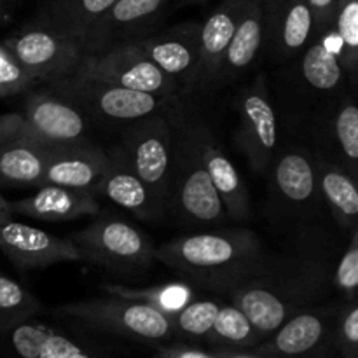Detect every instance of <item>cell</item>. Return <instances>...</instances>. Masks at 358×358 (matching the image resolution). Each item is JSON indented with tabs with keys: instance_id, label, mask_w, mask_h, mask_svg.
Returning <instances> with one entry per match:
<instances>
[{
	"instance_id": "obj_5",
	"label": "cell",
	"mask_w": 358,
	"mask_h": 358,
	"mask_svg": "<svg viewBox=\"0 0 358 358\" xmlns=\"http://www.w3.org/2000/svg\"><path fill=\"white\" fill-rule=\"evenodd\" d=\"M166 115L173 142L166 215L184 227L222 226L227 222L226 208L196 149L182 112L180 96L168 105Z\"/></svg>"
},
{
	"instance_id": "obj_42",
	"label": "cell",
	"mask_w": 358,
	"mask_h": 358,
	"mask_svg": "<svg viewBox=\"0 0 358 358\" xmlns=\"http://www.w3.org/2000/svg\"><path fill=\"white\" fill-rule=\"evenodd\" d=\"M178 358H212L201 352H192V350H187V352H180L178 353Z\"/></svg>"
},
{
	"instance_id": "obj_4",
	"label": "cell",
	"mask_w": 358,
	"mask_h": 358,
	"mask_svg": "<svg viewBox=\"0 0 358 358\" xmlns=\"http://www.w3.org/2000/svg\"><path fill=\"white\" fill-rule=\"evenodd\" d=\"M266 177V222L276 236L336 226L317 180L313 154L297 140H280Z\"/></svg>"
},
{
	"instance_id": "obj_21",
	"label": "cell",
	"mask_w": 358,
	"mask_h": 358,
	"mask_svg": "<svg viewBox=\"0 0 358 358\" xmlns=\"http://www.w3.org/2000/svg\"><path fill=\"white\" fill-rule=\"evenodd\" d=\"M107 161V150L93 145L91 142L51 147L37 187L62 185L94 194Z\"/></svg>"
},
{
	"instance_id": "obj_3",
	"label": "cell",
	"mask_w": 358,
	"mask_h": 358,
	"mask_svg": "<svg viewBox=\"0 0 358 358\" xmlns=\"http://www.w3.org/2000/svg\"><path fill=\"white\" fill-rule=\"evenodd\" d=\"M266 254L264 243L254 231L233 227L173 238L156 247L154 257L187 283L229 292L261 268Z\"/></svg>"
},
{
	"instance_id": "obj_18",
	"label": "cell",
	"mask_w": 358,
	"mask_h": 358,
	"mask_svg": "<svg viewBox=\"0 0 358 358\" xmlns=\"http://www.w3.org/2000/svg\"><path fill=\"white\" fill-rule=\"evenodd\" d=\"M133 42L143 56L178 84L182 96H189L198 62L199 21H184Z\"/></svg>"
},
{
	"instance_id": "obj_26",
	"label": "cell",
	"mask_w": 358,
	"mask_h": 358,
	"mask_svg": "<svg viewBox=\"0 0 358 358\" xmlns=\"http://www.w3.org/2000/svg\"><path fill=\"white\" fill-rule=\"evenodd\" d=\"M115 0H35L34 17L76 38L84 51L87 37Z\"/></svg>"
},
{
	"instance_id": "obj_37",
	"label": "cell",
	"mask_w": 358,
	"mask_h": 358,
	"mask_svg": "<svg viewBox=\"0 0 358 358\" xmlns=\"http://www.w3.org/2000/svg\"><path fill=\"white\" fill-rule=\"evenodd\" d=\"M315 20V35L332 27L336 0H306Z\"/></svg>"
},
{
	"instance_id": "obj_27",
	"label": "cell",
	"mask_w": 358,
	"mask_h": 358,
	"mask_svg": "<svg viewBox=\"0 0 358 358\" xmlns=\"http://www.w3.org/2000/svg\"><path fill=\"white\" fill-rule=\"evenodd\" d=\"M329 308H306L276 329L275 348L287 357L303 355L317 348L327 332Z\"/></svg>"
},
{
	"instance_id": "obj_6",
	"label": "cell",
	"mask_w": 358,
	"mask_h": 358,
	"mask_svg": "<svg viewBox=\"0 0 358 358\" xmlns=\"http://www.w3.org/2000/svg\"><path fill=\"white\" fill-rule=\"evenodd\" d=\"M52 93L72 103L86 121L124 129L133 122L163 112L175 98H163L143 91L129 90L101 79L70 73L48 84Z\"/></svg>"
},
{
	"instance_id": "obj_25",
	"label": "cell",
	"mask_w": 358,
	"mask_h": 358,
	"mask_svg": "<svg viewBox=\"0 0 358 358\" xmlns=\"http://www.w3.org/2000/svg\"><path fill=\"white\" fill-rule=\"evenodd\" d=\"M311 154L317 170L318 187L332 220L343 233H348L358 226V180L334 161L313 150Z\"/></svg>"
},
{
	"instance_id": "obj_31",
	"label": "cell",
	"mask_w": 358,
	"mask_h": 358,
	"mask_svg": "<svg viewBox=\"0 0 358 358\" xmlns=\"http://www.w3.org/2000/svg\"><path fill=\"white\" fill-rule=\"evenodd\" d=\"M332 27L341 41V56L346 79L353 87L358 79V0H336Z\"/></svg>"
},
{
	"instance_id": "obj_32",
	"label": "cell",
	"mask_w": 358,
	"mask_h": 358,
	"mask_svg": "<svg viewBox=\"0 0 358 358\" xmlns=\"http://www.w3.org/2000/svg\"><path fill=\"white\" fill-rule=\"evenodd\" d=\"M38 301L16 280L0 273V329L10 331L38 311Z\"/></svg>"
},
{
	"instance_id": "obj_12",
	"label": "cell",
	"mask_w": 358,
	"mask_h": 358,
	"mask_svg": "<svg viewBox=\"0 0 358 358\" xmlns=\"http://www.w3.org/2000/svg\"><path fill=\"white\" fill-rule=\"evenodd\" d=\"M73 73L170 100L182 96L178 84L143 56L133 41L110 45L94 55H84Z\"/></svg>"
},
{
	"instance_id": "obj_35",
	"label": "cell",
	"mask_w": 358,
	"mask_h": 358,
	"mask_svg": "<svg viewBox=\"0 0 358 358\" xmlns=\"http://www.w3.org/2000/svg\"><path fill=\"white\" fill-rule=\"evenodd\" d=\"M210 332L229 343H245L252 338V332L257 331L250 324L247 315L238 306L231 304V306H220Z\"/></svg>"
},
{
	"instance_id": "obj_2",
	"label": "cell",
	"mask_w": 358,
	"mask_h": 358,
	"mask_svg": "<svg viewBox=\"0 0 358 358\" xmlns=\"http://www.w3.org/2000/svg\"><path fill=\"white\" fill-rule=\"evenodd\" d=\"M348 93V79L336 52L322 38L296 58L278 65L271 100L280 126V140H303L308 129Z\"/></svg>"
},
{
	"instance_id": "obj_22",
	"label": "cell",
	"mask_w": 358,
	"mask_h": 358,
	"mask_svg": "<svg viewBox=\"0 0 358 358\" xmlns=\"http://www.w3.org/2000/svg\"><path fill=\"white\" fill-rule=\"evenodd\" d=\"M262 49H264L262 3L261 0H247L220 65L215 93L243 79L262 56Z\"/></svg>"
},
{
	"instance_id": "obj_33",
	"label": "cell",
	"mask_w": 358,
	"mask_h": 358,
	"mask_svg": "<svg viewBox=\"0 0 358 358\" xmlns=\"http://www.w3.org/2000/svg\"><path fill=\"white\" fill-rule=\"evenodd\" d=\"M334 289L345 296L346 301L357 299L358 289V226L348 231V241L343 247L332 275Z\"/></svg>"
},
{
	"instance_id": "obj_34",
	"label": "cell",
	"mask_w": 358,
	"mask_h": 358,
	"mask_svg": "<svg viewBox=\"0 0 358 358\" xmlns=\"http://www.w3.org/2000/svg\"><path fill=\"white\" fill-rule=\"evenodd\" d=\"M220 306L215 301H191L173 317L177 318V327L191 336H205L212 331L213 322Z\"/></svg>"
},
{
	"instance_id": "obj_38",
	"label": "cell",
	"mask_w": 358,
	"mask_h": 358,
	"mask_svg": "<svg viewBox=\"0 0 358 358\" xmlns=\"http://www.w3.org/2000/svg\"><path fill=\"white\" fill-rule=\"evenodd\" d=\"M24 119L21 112L0 115V145L13 140H20L23 136Z\"/></svg>"
},
{
	"instance_id": "obj_8",
	"label": "cell",
	"mask_w": 358,
	"mask_h": 358,
	"mask_svg": "<svg viewBox=\"0 0 358 358\" xmlns=\"http://www.w3.org/2000/svg\"><path fill=\"white\" fill-rule=\"evenodd\" d=\"M79 252L80 262L115 273L136 275L154 264L152 241L126 220L103 215L70 236Z\"/></svg>"
},
{
	"instance_id": "obj_15",
	"label": "cell",
	"mask_w": 358,
	"mask_h": 358,
	"mask_svg": "<svg viewBox=\"0 0 358 358\" xmlns=\"http://www.w3.org/2000/svg\"><path fill=\"white\" fill-rule=\"evenodd\" d=\"M264 17L262 55L278 66L296 58L315 38V20L306 0H261Z\"/></svg>"
},
{
	"instance_id": "obj_40",
	"label": "cell",
	"mask_w": 358,
	"mask_h": 358,
	"mask_svg": "<svg viewBox=\"0 0 358 358\" xmlns=\"http://www.w3.org/2000/svg\"><path fill=\"white\" fill-rule=\"evenodd\" d=\"M21 0H0V27L10 21Z\"/></svg>"
},
{
	"instance_id": "obj_28",
	"label": "cell",
	"mask_w": 358,
	"mask_h": 358,
	"mask_svg": "<svg viewBox=\"0 0 358 358\" xmlns=\"http://www.w3.org/2000/svg\"><path fill=\"white\" fill-rule=\"evenodd\" d=\"M9 332L10 346L20 358H90L72 339L44 325L27 320Z\"/></svg>"
},
{
	"instance_id": "obj_19",
	"label": "cell",
	"mask_w": 358,
	"mask_h": 358,
	"mask_svg": "<svg viewBox=\"0 0 358 358\" xmlns=\"http://www.w3.org/2000/svg\"><path fill=\"white\" fill-rule=\"evenodd\" d=\"M245 3L247 0H222L208 17L199 23L198 62L189 96H210L215 93L217 76Z\"/></svg>"
},
{
	"instance_id": "obj_11",
	"label": "cell",
	"mask_w": 358,
	"mask_h": 358,
	"mask_svg": "<svg viewBox=\"0 0 358 358\" xmlns=\"http://www.w3.org/2000/svg\"><path fill=\"white\" fill-rule=\"evenodd\" d=\"M180 103L196 149L201 156L213 187L222 199L227 220H233V222L250 220V192H248L247 184L241 178L238 168L227 156V150L224 149L219 133L215 131L212 122L198 110L196 105L189 103L187 96H180Z\"/></svg>"
},
{
	"instance_id": "obj_17",
	"label": "cell",
	"mask_w": 358,
	"mask_h": 358,
	"mask_svg": "<svg viewBox=\"0 0 358 358\" xmlns=\"http://www.w3.org/2000/svg\"><path fill=\"white\" fill-rule=\"evenodd\" d=\"M313 152L345 168L358 180V107L352 91L332 110L318 119L299 140Z\"/></svg>"
},
{
	"instance_id": "obj_29",
	"label": "cell",
	"mask_w": 358,
	"mask_h": 358,
	"mask_svg": "<svg viewBox=\"0 0 358 358\" xmlns=\"http://www.w3.org/2000/svg\"><path fill=\"white\" fill-rule=\"evenodd\" d=\"M51 147L13 140L0 145V185H35L41 182Z\"/></svg>"
},
{
	"instance_id": "obj_7",
	"label": "cell",
	"mask_w": 358,
	"mask_h": 358,
	"mask_svg": "<svg viewBox=\"0 0 358 358\" xmlns=\"http://www.w3.org/2000/svg\"><path fill=\"white\" fill-rule=\"evenodd\" d=\"M166 108L126 126L119 145L131 170L149 191L157 220L168 213L173 157L171 124L168 121Z\"/></svg>"
},
{
	"instance_id": "obj_9",
	"label": "cell",
	"mask_w": 358,
	"mask_h": 358,
	"mask_svg": "<svg viewBox=\"0 0 358 358\" xmlns=\"http://www.w3.org/2000/svg\"><path fill=\"white\" fill-rule=\"evenodd\" d=\"M234 107L238 114V126L233 131L234 147L250 170L264 177L280 147L278 117L266 72H259L250 83L240 87Z\"/></svg>"
},
{
	"instance_id": "obj_1",
	"label": "cell",
	"mask_w": 358,
	"mask_h": 358,
	"mask_svg": "<svg viewBox=\"0 0 358 358\" xmlns=\"http://www.w3.org/2000/svg\"><path fill=\"white\" fill-rule=\"evenodd\" d=\"M336 231L341 229L324 226L283 238L280 252H268L261 268L227 292L255 331L275 332L290 317L331 294L336 261L345 247Z\"/></svg>"
},
{
	"instance_id": "obj_24",
	"label": "cell",
	"mask_w": 358,
	"mask_h": 358,
	"mask_svg": "<svg viewBox=\"0 0 358 358\" xmlns=\"http://www.w3.org/2000/svg\"><path fill=\"white\" fill-rule=\"evenodd\" d=\"M107 166L94 189V194L105 196L112 203L133 213L136 219L156 222L157 219L149 191L131 170L122 150L115 147V149L107 150Z\"/></svg>"
},
{
	"instance_id": "obj_39",
	"label": "cell",
	"mask_w": 358,
	"mask_h": 358,
	"mask_svg": "<svg viewBox=\"0 0 358 358\" xmlns=\"http://www.w3.org/2000/svg\"><path fill=\"white\" fill-rule=\"evenodd\" d=\"M355 301L357 299H352L348 301V304H345L341 317V336L350 346H355L358 343V308Z\"/></svg>"
},
{
	"instance_id": "obj_16",
	"label": "cell",
	"mask_w": 358,
	"mask_h": 358,
	"mask_svg": "<svg viewBox=\"0 0 358 358\" xmlns=\"http://www.w3.org/2000/svg\"><path fill=\"white\" fill-rule=\"evenodd\" d=\"M0 252L20 273L80 262L79 252L70 238L56 236L13 219L0 224Z\"/></svg>"
},
{
	"instance_id": "obj_10",
	"label": "cell",
	"mask_w": 358,
	"mask_h": 358,
	"mask_svg": "<svg viewBox=\"0 0 358 358\" xmlns=\"http://www.w3.org/2000/svg\"><path fill=\"white\" fill-rule=\"evenodd\" d=\"M2 44L35 84H48L70 76L84 56L76 38L37 17L14 30Z\"/></svg>"
},
{
	"instance_id": "obj_41",
	"label": "cell",
	"mask_w": 358,
	"mask_h": 358,
	"mask_svg": "<svg viewBox=\"0 0 358 358\" xmlns=\"http://www.w3.org/2000/svg\"><path fill=\"white\" fill-rule=\"evenodd\" d=\"M13 219V210H10V203L0 194V224L7 222Z\"/></svg>"
},
{
	"instance_id": "obj_43",
	"label": "cell",
	"mask_w": 358,
	"mask_h": 358,
	"mask_svg": "<svg viewBox=\"0 0 358 358\" xmlns=\"http://www.w3.org/2000/svg\"><path fill=\"white\" fill-rule=\"evenodd\" d=\"M208 0H180V6H194V3H203Z\"/></svg>"
},
{
	"instance_id": "obj_30",
	"label": "cell",
	"mask_w": 358,
	"mask_h": 358,
	"mask_svg": "<svg viewBox=\"0 0 358 358\" xmlns=\"http://www.w3.org/2000/svg\"><path fill=\"white\" fill-rule=\"evenodd\" d=\"M101 289L110 296L149 304V306L156 308L157 311L166 315L168 318L178 313L182 308L187 306L196 297L194 287L185 282L164 283V285L149 287V289H131V287L117 285V283H105Z\"/></svg>"
},
{
	"instance_id": "obj_36",
	"label": "cell",
	"mask_w": 358,
	"mask_h": 358,
	"mask_svg": "<svg viewBox=\"0 0 358 358\" xmlns=\"http://www.w3.org/2000/svg\"><path fill=\"white\" fill-rule=\"evenodd\" d=\"M37 86L23 66L16 62L9 49L0 42V98L14 96Z\"/></svg>"
},
{
	"instance_id": "obj_23",
	"label": "cell",
	"mask_w": 358,
	"mask_h": 358,
	"mask_svg": "<svg viewBox=\"0 0 358 358\" xmlns=\"http://www.w3.org/2000/svg\"><path fill=\"white\" fill-rule=\"evenodd\" d=\"M17 215L30 217L42 222H69L100 213L96 194L62 185H41L34 194L10 203Z\"/></svg>"
},
{
	"instance_id": "obj_44",
	"label": "cell",
	"mask_w": 358,
	"mask_h": 358,
	"mask_svg": "<svg viewBox=\"0 0 358 358\" xmlns=\"http://www.w3.org/2000/svg\"><path fill=\"white\" fill-rule=\"evenodd\" d=\"M231 358H254V357H247V355H236V357H231Z\"/></svg>"
},
{
	"instance_id": "obj_20",
	"label": "cell",
	"mask_w": 358,
	"mask_h": 358,
	"mask_svg": "<svg viewBox=\"0 0 358 358\" xmlns=\"http://www.w3.org/2000/svg\"><path fill=\"white\" fill-rule=\"evenodd\" d=\"M171 0H115L87 37L84 55H94L110 45L138 41L149 34Z\"/></svg>"
},
{
	"instance_id": "obj_13",
	"label": "cell",
	"mask_w": 358,
	"mask_h": 358,
	"mask_svg": "<svg viewBox=\"0 0 358 358\" xmlns=\"http://www.w3.org/2000/svg\"><path fill=\"white\" fill-rule=\"evenodd\" d=\"M23 107V140L45 147L73 145L87 142V121L72 103L51 90L27 91Z\"/></svg>"
},
{
	"instance_id": "obj_14",
	"label": "cell",
	"mask_w": 358,
	"mask_h": 358,
	"mask_svg": "<svg viewBox=\"0 0 358 358\" xmlns=\"http://www.w3.org/2000/svg\"><path fill=\"white\" fill-rule=\"evenodd\" d=\"M59 313L94 322L105 329L124 331L145 339L166 338L171 329L170 318L149 304L138 301L112 296L108 299L83 301V303L63 304Z\"/></svg>"
}]
</instances>
